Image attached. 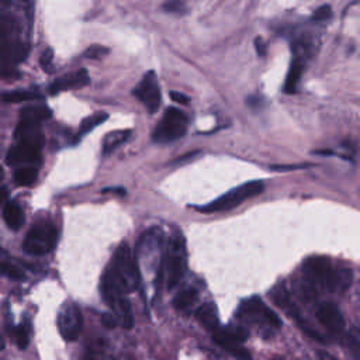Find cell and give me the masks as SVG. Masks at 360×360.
<instances>
[{"mask_svg":"<svg viewBox=\"0 0 360 360\" xmlns=\"http://www.w3.org/2000/svg\"><path fill=\"white\" fill-rule=\"evenodd\" d=\"M141 282L138 259L127 243L120 244L102 279V294L110 308L126 300Z\"/></svg>","mask_w":360,"mask_h":360,"instance_id":"obj_1","label":"cell"},{"mask_svg":"<svg viewBox=\"0 0 360 360\" xmlns=\"http://www.w3.org/2000/svg\"><path fill=\"white\" fill-rule=\"evenodd\" d=\"M303 269L307 282L315 289L344 291L352 283L350 269L335 272L331 260L325 256H313L307 259Z\"/></svg>","mask_w":360,"mask_h":360,"instance_id":"obj_2","label":"cell"},{"mask_svg":"<svg viewBox=\"0 0 360 360\" xmlns=\"http://www.w3.org/2000/svg\"><path fill=\"white\" fill-rule=\"evenodd\" d=\"M188 272V249L182 234L170 238L164 255V279L169 290L179 286Z\"/></svg>","mask_w":360,"mask_h":360,"instance_id":"obj_3","label":"cell"},{"mask_svg":"<svg viewBox=\"0 0 360 360\" xmlns=\"http://www.w3.org/2000/svg\"><path fill=\"white\" fill-rule=\"evenodd\" d=\"M265 186L260 180H252V182L244 183L243 186L235 188L217 200L208 203L203 207H199L200 212L203 213H220V212H229V210L241 205L244 201L260 194L263 192Z\"/></svg>","mask_w":360,"mask_h":360,"instance_id":"obj_4","label":"cell"},{"mask_svg":"<svg viewBox=\"0 0 360 360\" xmlns=\"http://www.w3.org/2000/svg\"><path fill=\"white\" fill-rule=\"evenodd\" d=\"M235 317L245 324H260L269 329L282 328V319L279 315L273 310H270L258 295L244 300Z\"/></svg>","mask_w":360,"mask_h":360,"instance_id":"obj_5","label":"cell"},{"mask_svg":"<svg viewBox=\"0 0 360 360\" xmlns=\"http://www.w3.org/2000/svg\"><path fill=\"white\" fill-rule=\"evenodd\" d=\"M56 243L58 229L55 225L48 221H41L28 231L23 243V249L27 255L44 256L54 251Z\"/></svg>","mask_w":360,"mask_h":360,"instance_id":"obj_6","label":"cell"},{"mask_svg":"<svg viewBox=\"0 0 360 360\" xmlns=\"http://www.w3.org/2000/svg\"><path fill=\"white\" fill-rule=\"evenodd\" d=\"M213 334V341L238 360H252V355L245 349L244 342L249 333L244 326H220Z\"/></svg>","mask_w":360,"mask_h":360,"instance_id":"obj_7","label":"cell"},{"mask_svg":"<svg viewBox=\"0 0 360 360\" xmlns=\"http://www.w3.org/2000/svg\"><path fill=\"white\" fill-rule=\"evenodd\" d=\"M188 126H189L188 115L182 110L170 107L165 111L161 123L155 127L153 138L155 142H161V144L173 142L186 134Z\"/></svg>","mask_w":360,"mask_h":360,"instance_id":"obj_8","label":"cell"},{"mask_svg":"<svg viewBox=\"0 0 360 360\" xmlns=\"http://www.w3.org/2000/svg\"><path fill=\"white\" fill-rule=\"evenodd\" d=\"M272 297H273V300H275V303H276L282 310H284L286 314H287L290 318H293V319L297 322V325L303 329V333H306L308 337H311L313 339H315V341H318V342H321V344H326V341L321 337V334H318V333L315 331V329L307 322V319L302 315V313H300L298 307L294 304V302L291 300L289 291L286 290V287H284L283 284L278 286V287L273 290Z\"/></svg>","mask_w":360,"mask_h":360,"instance_id":"obj_9","label":"cell"},{"mask_svg":"<svg viewBox=\"0 0 360 360\" xmlns=\"http://www.w3.org/2000/svg\"><path fill=\"white\" fill-rule=\"evenodd\" d=\"M83 326L82 311L75 303H67L58 314V329L67 342H75Z\"/></svg>","mask_w":360,"mask_h":360,"instance_id":"obj_10","label":"cell"},{"mask_svg":"<svg viewBox=\"0 0 360 360\" xmlns=\"http://www.w3.org/2000/svg\"><path fill=\"white\" fill-rule=\"evenodd\" d=\"M133 95L145 106L148 113H157L161 106V86L154 71L144 75L139 85L133 90Z\"/></svg>","mask_w":360,"mask_h":360,"instance_id":"obj_11","label":"cell"},{"mask_svg":"<svg viewBox=\"0 0 360 360\" xmlns=\"http://www.w3.org/2000/svg\"><path fill=\"white\" fill-rule=\"evenodd\" d=\"M318 321L325 326L331 334H341L345 328V319L335 303H324L317 310Z\"/></svg>","mask_w":360,"mask_h":360,"instance_id":"obj_12","label":"cell"},{"mask_svg":"<svg viewBox=\"0 0 360 360\" xmlns=\"http://www.w3.org/2000/svg\"><path fill=\"white\" fill-rule=\"evenodd\" d=\"M90 82V78L87 75L86 69H80L74 74H68L63 78H58L49 87L51 95H58L65 90H74V89H80L85 87Z\"/></svg>","mask_w":360,"mask_h":360,"instance_id":"obj_13","label":"cell"},{"mask_svg":"<svg viewBox=\"0 0 360 360\" xmlns=\"http://www.w3.org/2000/svg\"><path fill=\"white\" fill-rule=\"evenodd\" d=\"M14 137L20 144L30 145L37 149H41L44 145V135L38 124H28L20 122V124L16 128Z\"/></svg>","mask_w":360,"mask_h":360,"instance_id":"obj_14","label":"cell"},{"mask_svg":"<svg viewBox=\"0 0 360 360\" xmlns=\"http://www.w3.org/2000/svg\"><path fill=\"white\" fill-rule=\"evenodd\" d=\"M40 149L19 142L10 148L6 161L10 166H14L20 164H36L40 161Z\"/></svg>","mask_w":360,"mask_h":360,"instance_id":"obj_15","label":"cell"},{"mask_svg":"<svg viewBox=\"0 0 360 360\" xmlns=\"http://www.w3.org/2000/svg\"><path fill=\"white\" fill-rule=\"evenodd\" d=\"M196 318L205 329H208L210 333H214L216 329H218L221 326L218 310H217L214 303H207V304H203L201 307H199L196 310Z\"/></svg>","mask_w":360,"mask_h":360,"instance_id":"obj_16","label":"cell"},{"mask_svg":"<svg viewBox=\"0 0 360 360\" xmlns=\"http://www.w3.org/2000/svg\"><path fill=\"white\" fill-rule=\"evenodd\" d=\"M3 218L8 224V227L13 231H19L24 225V221H25L23 208L16 201H9V203L5 204Z\"/></svg>","mask_w":360,"mask_h":360,"instance_id":"obj_17","label":"cell"},{"mask_svg":"<svg viewBox=\"0 0 360 360\" xmlns=\"http://www.w3.org/2000/svg\"><path fill=\"white\" fill-rule=\"evenodd\" d=\"M52 115V111L47 106H32L24 107L20 111V122L28 124H38L45 122Z\"/></svg>","mask_w":360,"mask_h":360,"instance_id":"obj_18","label":"cell"},{"mask_svg":"<svg viewBox=\"0 0 360 360\" xmlns=\"http://www.w3.org/2000/svg\"><path fill=\"white\" fill-rule=\"evenodd\" d=\"M131 137V131L130 130H118L114 133H110L103 142V154L107 157L110 154H113L117 148L122 146L123 144H126Z\"/></svg>","mask_w":360,"mask_h":360,"instance_id":"obj_19","label":"cell"},{"mask_svg":"<svg viewBox=\"0 0 360 360\" xmlns=\"http://www.w3.org/2000/svg\"><path fill=\"white\" fill-rule=\"evenodd\" d=\"M303 72H304V63L300 61V59L293 58L287 78H286V85H284V92L286 93L291 95V93L295 92L297 85H298L300 79H302Z\"/></svg>","mask_w":360,"mask_h":360,"instance_id":"obj_20","label":"cell"},{"mask_svg":"<svg viewBox=\"0 0 360 360\" xmlns=\"http://www.w3.org/2000/svg\"><path fill=\"white\" fill-rule=\"evenodd\" d=\"M199 293L194 287H186L176 294L173 300V306L177 311H186L197 302Z\"/></svg>","mask_w":360,"mask_h":360,"instance_id":"obj_21","label":"cell"},{"mask_svg":"<svg viewBox=\"0 0 360 360\" xmlns=\"http://www.w3.org/2000/svg\"><path fill=\"white\" fill-rule=\"evenodd\" d=\"M13 177H14V182L19 186H32L36 183V180L38 177V170L32 166L20 168L14 172Z\"/></svg>","mask_w":360,"mask_h":360,"instance_id":"obj_22","label":"cell"},{"mask_svg":"<svg viewBox=\"0 0 360 360\" xmlns=\"http://www.w3.org/2000/svg\"><path fill=\"white\" fill-rule=\"evenodd\" d=\"M40 95L32 90H13V92H6L2 95V100L8 103H21L27 100H34L38 99Z\"/></svg>","mask_w":360,"mask_h":360,"instance_id":"obj_23","label":"cell"},{"mask_svg":"<svg viewBox=\"0 0 360 360\" xmlns=\"http://www.w3.org/2000/svg\"><path fill=\"white\" fill-rule=\"evenodd\" d=\"M107 114L106 113H96L93 115H90L87 118H85L82 124H80V131H79V135H85V134H89L90 131H93L98 126L103 124L106 120H107Z\"/></svg>","mask_w":360,"mask_h":360,"instance_id":"obj_24","label":"cell"},{"mask_svg":"<svg viewBox=\"0 0 360 360\" xmlns=\"http://www.w3.org/2000/svg\"><path fill=\"white\" fill-rule=\"evenodd\" d=\"M13 338H14V342L16 345L24 350L27 349L28 344H30V328H28V324L27 322H23L17 326H14L13 329Z\"/></svg>","mask_w":360,"mask_h":360,"instance_id":"obj_25","label":"cell"},{"mask_svg":"<svg viewBox=\"0 0 360 360\" xmlns=\"http://www.w3.org/2000/svg\"><path fill=\"white\" fill-rule=\"evenodd\" d=\"M0 275L8 276L13 280H23L25 275L23 273V270L19 269L17 266L9 263V262H0Z\"/></svg>","mask_w":360,"mask_h":360,"instance_id":"obj_26","label":"cell"},{"mask_svg":"<svg viewBox=\"0 0 360 360\" xmlns=\"http://www.w3.org/2000/svg\"><path fill=\"white\" fill-rule=\"evenodd\" d=\"M162 9L166 13H173V14H183L186 13V3L183 0H168L164 3Z\"/></svg>","mask_w":360,"mask_h":360,"instance_id":"obj_27","label":"cell"},{"mask_svg":"<svg viewBox=\"0 0 360 360\" xmlns=\"http://www.w3.org/2000/svg\"><path fill=\"white\" fill-rule=\"evenodd\" d=\"M331 16H333V9H331V6L324 5V6H321L319 9H317V10L314 12L313 20H315V21H326V20L331 19Z\"/></svg>","mask_w":360,"mask_h":360,"instance_id":"obj_28","label":"cell"},{"mask_svg":"<svg viewBox=\"0 0 360 360\" xmlns=\"http://www.w3.org/2000/svg\"><path fill=\"white\" fill-rule=\"evenodd\" d=\"M107 54H109V49L102 47V45H93V47L87 48V51L85 52V55L87 58H93V59H100V58L106 56Z\"/></svg>","mask_w":360,"mask_h":360,"instance_id":"obj_29","label":"cell"},{"mask_svg":"<svg viewBox=\"0 0 360 360\" xmlns=\"http://www.w3.org/2000/svg\"><path fill=\"white\" fill-rule=\"evenodd\" d=\"M52 58H54V54L52 51L48 48L44 51V54L41 55V59H40V64L43 67L44 71L47 72H51L52 71Z\"/></svg>","mask_w":360,"mask_h":360,"instance_id":"obj_30","label":"cell"},{"mask_svg":"<svg viewBox=\"0 0 360 360\" xmlns=\"http://www.w3.org/2000/svg\"><path fill=\"white\" fill-rule=\"evenodd\" d=\"M102 324L109 329H114L118 325V321H117L114 314H103L102 315Z\"/></svg>","mask_w":360,"mask_h":360,"instance_id":"obj_31","label":"cell"},{"mask_svg":"<svg viewBox=\"0 0 360 360\" xmlns=\"http://www.w3.org/2000/svg\"><path fill=\"white\" fill-rule=\"evenodd\" d=\"M170 98H172V100H175V102H177V103H180V104H188V103H189V98L185 96L183 93L172 92V93H170Z\"/></svg>","mask_w":360,"mask_h":360,"instance_id":"obj_32","label":"cell"},{"mask_svg":"<svg viewBox=\"0 0 360 360\" xmlns=\"http://www.w3.org/2000/svg\"><path fill=\"white\" fill-rule=\"evenodd\" d=\"M255 47H256V52H258L259 56H265V55H266V45H265V43H263L262 38L258 37V38L255 40Z\"/></svg>","mask_w":360,"mask_h":360,"instance_id":"obj_33","label":"cell"},{"mask_svg":"<svg viewBox=\"0 0 360 360\" xmlns=\"http://www.w3.org/2000/svg\"><path fill=\"white\" fill-rule=\"evenodd\" d=\"M9 200V190L6 188H0V207L5 205Z\"/></svg>","mask_w":360,"mask_h":360,"instance_id":"obj_34","label":"cell"},{"mask_svg":"<svg viewBox=\"0 0 360 360\" xmlns=\"http://www.w3.org/2000/svg\"><path fill=\"white\" fill-rule=\"evenodd\" d=\"M318 357H319V360H338L334 355H331L326 350H319L318 352Z\"/></svg>","mask_w":360,"mask_h":360,"instance_id":"obj_35","label":"cell"},{"mask_svg":"<svg viewBox=\"0 0 360 360\" xmlns=\"http://www.w3.org/2000/svg\"><path fill=\"white\" fill-rule=\"evenodd\" d=\"M302 168H306V165L304 166L303 165L302 166H273L272 169L273 170H291V169L294 170V169H302Z\"/></svg>","mask_w":360,"mask_h":360,"instance_id":"obj_36","label":"cell"},{"mask_svg":"<svg viewBox=\"0 0 360 360\" xmlns=\"http://www.w3.org/2000/svg\"><path fill=\"white\" fill-rule=\"evenodd\" d=\"M5 346H6V342H5V338H3L2 335H0V352H2V350L5 349Z\"/></svg>","mask_w":360,"mask_h":360,"instance_id":"obj_37","label":"cell"},{"mask_svg":"<svg viewBox=\"0 0 360 360\" xmlns=\"http://www.w3.org/2000/svg\"><path fill=\"white\" fill-rule=\"evenodd\" d=\"M3 175H5V172H3V168H2V166H0V180H2V179H3Z\"/></svg>","mask_w":360,"mask_h":360,"instance_id":"obj_38","label":"cell"},{"mask_svg":"<svg viewBox=\"0 0 360 360\" xmlns=\"http://www.w3.org/2000/svg\"><path fill=\"white\" fill-rule=\"evenodd\" d=\"M86 360H98V359H96L93 355H90V356H87V359H86Z\"/></svg>","mask_w":360,"mask_h":360,"instance_id":"obj_39","label":"cell"}]
</instances>
